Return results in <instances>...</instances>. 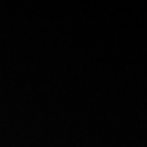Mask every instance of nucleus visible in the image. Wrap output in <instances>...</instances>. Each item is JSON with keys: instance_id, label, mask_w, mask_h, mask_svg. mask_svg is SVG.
I'll use <instances>...</instances> for the list:
<instances>
[]
</instances>
